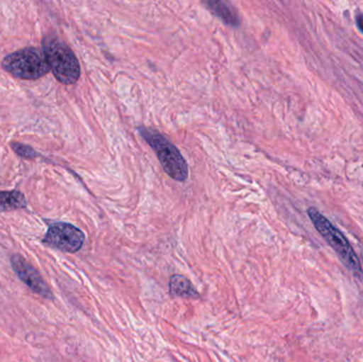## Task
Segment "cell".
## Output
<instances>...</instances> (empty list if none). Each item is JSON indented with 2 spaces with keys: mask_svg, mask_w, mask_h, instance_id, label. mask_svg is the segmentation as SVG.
Here are the masks:
<instances>
[{
  "mask_svg": "<svg viewBox=\"0 0 363 362\" xmlns=\"http://www.w3.org/2000/svg\"><path fill=\"white\" fill-rule=\"evenodd\" d=\"M11 148L21 159H33L38 157V153L33 148L26 146V145L19 144V142H12Z\"/></svg>",
  "mask_w": 363,
  "mask_h": 362,
  "instance_id": "10",
  "label": "cell"
},
{
  "mask_svg": "<svg viewBox=\"0 0 363 362\" xmlns=\"http://www.w3.org/2000/svg\"><path fill=\"white\" fill-rule=\"evenodd\" d=\"M170 295L174 298H183V299L196 300L200 298L196 289L192 286L190 281L181 274H174L170 278Z\"/></svg>",
  "mask_w": 363,
  "mask_h": 362,
  "instance_id": "7",
  "label": "cell"
},
{
  "mask_svg": "<svg viewBox=\"0 0 363 362\" xmlns=\"http://www.w3.org/2000/svg\"><path fill=\"white\" fill-rule=\"evenodd\" d=\"M307 213L315 230L337 253L345 267L355 276H362V267L359 259L342 232L337 229L317 208H309Z\"/></svg>",
  "mask_w": 363,
  "mask_h": 362,
  "instance_id": "2",
  "label": "cell"
},
{
  "mask_svg": "<svg viewBox=\"0 0 363 362\" xmlns=\"http://www.w3.org/2000/svg\"><path fill=\"white\" fill-rule=\"evenodd\" d=\"M85 242V235L80 229L66 222H55L49 225L43 244L66 253H77Z\"/></svg>",
  "mask_w": 363,
  "mask_h": 362,
  "instance_id": "5",
  "label": "cell"
},
{
  "mask_svg": "<svg viewBox=\"0 0 363 362\" xmlns=\"http://www.w3.org/2000/svg\"><path fill=\"white\" fill-rule=\"evenodd\" d=\"M356 23H357L358 29L363 33V14H359L356 17Z\"/></svg>",
  "mask_w": 363,
  "mask_h": 362,
  "instance_id": "11",
  "label": "cell"
},
{
  "mask_svg": "<svg viewBox=\"0 0 363 362\" xmlns=\"http://www.w3.org/2000/svg\"><path fill=\"white\" fill-rule=\"evenodd\" d=\"M142 137L153 149L166 174L179 182L188 178V166L179 149L159 131L149 128H138Z\"/></svg>",
  "mask_w": 363,
  "mask_h": 362,
  "instance_id": "3",
  "label": "cell"
},
{
  "mask_svg": "<svg viewBox=\"0 0 363 362\" xmlns=\"http://www.w3.org/2000/svg\"><path fill=\"white\" fill-rule=\"evenodd\" d=\"M26 206L27 200L21 191H0V212L21 210Z\"/></svg>",
  "mask_w": 363,
  "mask_h": 362,
  "instance_id": "9",
  "label": "cell"
},
{
  "mask_svg": "<svg viewBox=\"0 0 363 362\" xmlns=\"http://www.w3.org/2000/svg\"><path fill=\"white\" fill-rule=\"evenodd\" d=\"M11 265H12L13 271L23 284L27 285L28 288L31 289L34 293L44 299L53 300L52 293L40 272L33 266L30 265L23 256L19 254L12 255Z\"/></svg>",
  "mask_w": 363,
  "mask_h": 362,
  "instance_id": "6",
  "label": "cell"
},
{
  "mask_svg": "<svg viewBox=\"0 0 363 362\" xmlns=\"http://www.w3.org/2000/svg\"><path fill=\"white\" fill-rule=\"evenodd\" d=\"M206 6L213 14L219 17L224 23L230 27H238L240 25V19L237 16L236 12L224 2L207 1Z\"/></svg>",
  "mask_w": 363,
  "mask_h": 362,
  "instance_id": "8",
  "label": "cell"
},
{
  "mask_svg": "<svg viewBox=\"0 0 363 362\" xmlns=\"http://www.w3.org/2000/svg\"><path fill=\"white\" fill-rule=\"evenodd\" d=\"M42 45L49 69L55 79L65 85L78 82L80 64L69 46L55 35L45 36Z\"/></svg>",
  "mask_w": 363,
  "mask_h": 362,
  "instance_id": "1",
  "label": "cell"
},
{
  "mask_svg": "<svg viewBox=\"0 0 363 362\" xmlns=\"http://www.w3.org/2000/svg\"><path fill=\"white\" fill-rule=\"evenodd\" d=\"M2 67L15 78L36 80L50 72L44 51L35 47H27L6 55Z\"/></svg>",
  "mask_w": 363,
  "mask_h": 362,
  "instance_id": "4",
  "label": "cell"
}]
</instances>
